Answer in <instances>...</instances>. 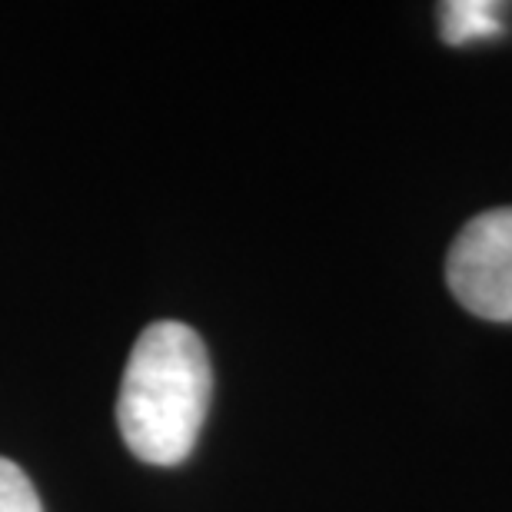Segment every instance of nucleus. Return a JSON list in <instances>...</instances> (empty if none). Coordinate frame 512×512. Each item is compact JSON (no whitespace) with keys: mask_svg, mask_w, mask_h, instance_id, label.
I'll return each mask as SVG.
<instances>
[{"mask_svg":"<svg viewBox=\"0 0 512 512\" xmlns=\"http://www.w3.org/2000/svg\"><path fill=\"white\" fill-rule=\"evenodd\" d=\"M213 370L190 326L160 320L133 343L117 396L120 436L140 463L180 466L207 423Z\"/></svg>","mask_w":512,"mask_h":512,"instance_id":"nucleus-1","label":"nucleus"},{"mask_svg":"<svg viewBox=\"0 0 512 512\" xmlns=\"http://www.w3.org/2000/svg\"><path fill=\"white\" fill-rule=\"evenodd\" d=\"M449 290L469 313L512 323V207L479 213L453 240Z\"/></svg>","mask_w":512,"mask_h":512,"instance_id":"nucleus-2","label":"nucleus"},{"mask_svg":"<svg viewBox=\"0 0 512 512\" xmlns=\"http://www.w3.org/2000/svg\"><path fill=\"white\" fill-rule=\"evenodd\" d=\"M439 30L446 44H473L503 34V17L493 0H449L439 7Z\"/></svg>","mask_w":512,"mask_h":512,"instance_id":"nucleus-3","label":"nucleus"},{"mask_svg":"<svg viewBox=\"0 0 512 512\" xmlns=\"http://www.w3.org/2000/svg\"><path fill=\"white\" fill-rule=\"evenodd\" d=\"M0 512H44L30 476L0 456Z\"/></svg>","mask_w":512,"mask_h":512,"instance_id":"nucleus-4","label":"nucleus"}]
</instances>
